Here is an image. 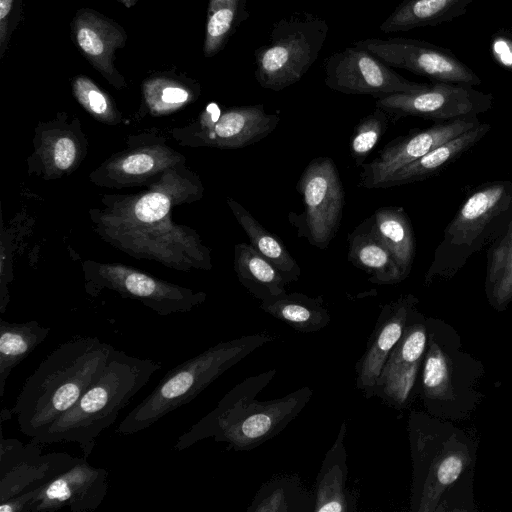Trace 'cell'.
<instances>
[{"mask_svg":"<svg viewBox=\"0 0 512 512\" xmlns=\"http://www.w3.org/2000/svg\"><path fill=\"white\" fill-rule=\"evenodd\" d=\"M154 166V159L144 153L131 155L125 158L121 163L123 172L132 175L144 174L152 170Z\"/></svg>","mask_w":512,"mask_h":512,"instance_id":"cell-38","label":"cell"},{"mask_svg":"<svg viewBox=\"0 0 512 512\" xmlns=\"http://www.w3.org/2000/svg\"><path fill=\"white\" fill-rule=\"evenodd\" d=\"M259 307L265 313L302 333L320 331L331 320L322 296L310 297L300 292H285L260 301Z\"/></svg>","mask_w":512,"mask_h":512,"instance_id":"cell-25","label":"cell"},{"mask_svg":"<svg viewBox=\"0 0 512 512\" xmlns=\"http://www.w3.org/2000/svg\"><path fill=\"white\" fill-rule=\"evenodd\" d=\"M511 216L512 180H494L476 187L446 226L424 284L454 278L473 255L502 233Z\"/></svg>","mask_w":512,"mask_h":512,"instance_id":"cell-7","label":"cell"},{"mask_svg":"<svg viewBox=\"0 0 512 512\" xmlns=\"http://www.w3.org/2000/svg\"><path fill=\"white\" fill-rule=\"evenodd\" d=\"M314 501L297 475H278L259 488L247 511L313 512Z\"/></svg>","mask_w":512,"mask_h":512,"instance_id":"cell-30","label":"cell"},{"mask_svg":"<svg viewBox=\"0 0 512 512\" xmlns=\"http://www.w3.org/2000/svg\"><path fill=\"white\" fill-rule=\"evenodd\" d=\"M328 32L316 16H291L280 20L270 42L256 52L255 77L259 85L281 91L299 81L318 58Z\"/></svg>","mask_w":512,"mask_h":512,"instance_id":"cell-8","label":"cell"},{"mask_svg":"<svg viewBox=\"0 0 512 512\" xmlns=\"http://www.w3.org/2000/svg\"><path fill=\"white\" fill-rule=\"evenodd\" d=\"M280 117L267 114L262 104L233 107L221 112L211 103L203 116L204 144L238 149L261 141L278 126Z\"/></svg>","mask_w":512,"mask_h":512,"instance_id":"cell-19","label":"cell"},{"mask_svg":"<svg viewBox=\"0 0 512 512\" xmlns=\"http://www.w3.org/2000/svg\"><path fill=\"white\" fill-rule=\"evenodd\" d=\"M75 143L67 137L60 138L54 147L53 160L55 166L60 170H67L72 166L76 158Z\"/></svg>","mask_w":512,"mask_h":512,"instance_id":"cell-36","label":"cell"},{"mask_svg":"<svg viewBox=\"0 0 512 512\" xmlns=\"http://www.w3.org/2000/svg\"><path fill=\"white\" fill-rule=\"evenodd\" d=\"M13 0H0V25H1V42L4 40L5 20L10 13Z\"/></svg>","mask_w":512,"mask_h":512,"instance_id":"cell-40","label":"cell"},{"mask_svg":"<svg viewBox=\"0 0 512 512\" xmlns=\"http://www.w3.org/2000/svg\"><path fill=\"white\" fill-rule=\"evenodd\" d=\"M275 336L263 331L219 342L168 371L153 391L120 422L117 432L138 433L194 400L224 372Z\"/></svg>","mask_w":512,"mask_h":512,"instance_id":"cell-6","label":"cell"},{"mask_svg":"<svg viewBox=\"0 0 512 512\" xmlns=\"http://www.w3.org/2000/svg\"><path fill=\"white\" fill-rule=\"evenodd\" d=\"M188 97V92L178 86H167L162 90L161 93V101L168 105L184 103Z\"/></svg>","mask_w":512,"mask_h":512,"instance_id":"cell-39","label":"cell"},{"mask_svg":"<svg viewBox=\"0 0 512 512\" xmlns=\"http://www.w3.org/2000/svg\"><path fill=\"white\" fill-rule=\"evenodd\" d=\"M80 48L90 56H100L104 52V44L99 34L89 27H81L77 32Z\"/></svg>","mask_w":512,"mask_h":512,"instance_id":"cell-37","label":"cell"},{"mask_svg":"<svg viewBox=\"0 0 512 512\" xmlns=\"http://www.w3.org/2000/svg\"><path fill=\"white\" fill-rule=\"evenodd\" d=\"M275 374L276 369H271L237 384L211 412L179 436L174 449L182 451L213 438L235 451H249L278 435L303 410L313 391L304 386L281 398L256 400Z\"/></svg>","mask_w":512,"mask_h":512,"instance_id":"cell-3","label":"cell"},{"mask_svg":"<svg viewBox=\"0 0 512 512\" xmlns=\"http://www.w3.org/2000/svg\"><path fill=\"white\" fill-rule=\"evenodd\" d=\"M39 443L0 436V503L39 489L75 464L65 452L42 453Z\"/></svg>","mask_w":512,"mask_h":512,"instance_id":"cell-14","label":"cell"},{"mask_svg":"<svg viewBox=\"0 0 512 512\" xmlns=\"http://www.w3.org/2000/svg\"><path fill=\"white\" fill-rule=\"evenodd\" d=\"M161 369V363L114 349L101 376L84 392L77 403L48 431L31 440L41 445L72 442L88 458L99 435L110 427L132 398Z\"/></svg>","mask_w":512,"mask_h":512,"instance_id":"cell-4","label":"cell"},{"mask_svg":"<svg viewBox=\"0 0 512 512\" xmlns=\"http://www.w3.org/2000/svg\"><path fill=\"white\" fill-rule=\"evenodd\" d=\"M115 348L77 335L52 350L26 379L11 409L30 440L43 436L101 376Z\"/></svg>","mask_w":512,"mask_h":512,"instance_id":"cell-2","label":"cell"},{"mask_svg":"<svg viewBox=\"0 0 512 512\" xmlns=\"http://www.w3.org/2000/svg\"><path fill=\"white\" fill-rule=\"evenodd\" d=\"M418 303L419 299L408 293L381 307L366 349L355 365L356 387L366 398L374 396L384 364L404 332L410 311Z\"/></svg>","mask_w":512,"mask_h":512,"instance_id":"cell-18","label":"cell"},{"mask_svg":"<svg viewBox=\"0 0 512 512\" xmlns=\"http://www.w3.org/2000/svg\"><path fill=\"white\" fill-rule=\"evenodd\" d=\"M490 52L499 66L512 71V30H497L490 39Z\"/></svg>","mask_w":512,"mask_h":512,"instance_id":"cell-35","label":"cell"},{"mask_svg":"<svg viewBox=\"0 0 512 512\" xmlns=\"http://www.w3.org/2000/svg\"><path fill=\"white\" fill-rule=\"evenodd\" d=\"M475 0H403L380 25L388 32L436 26L463 16Z\"/></svg>","mask_w":512,"mask_h":512,"instance_id":"cell-24","label":"cell"},{"mask_svg":"<svg viewBox=\"0 0 512 512\" xmlns=\"http://www.w3.org/2000/svg\"><path fill=\"white\" fill-rule=\"evenodd\" d=\"M236 10L224 7L213 10L207 23L206 51L212 52L228 34L236 18Z\"/></svg>","mask_w":512,"mask_h":512,"instance_id":"cell-32","label":"cell"},{"mask_svg":"<svg viewBox=\"0 0 512 512\" xmlns=\"http://www.w3.org/2000/svg\"><path fill=\"white\" fill-rule=\"evenodd\" d=\"M367 220L371 230L390 251L406 279L415 257V237L406 211L396 206L381 207Z\"/></svg>","mask_w":512,"mask_h":512,"instance_id":"cell-23","label":"cell"},{"mask_svg":"<svg viewBox=\"0 0 512 512\" xmlns=\"http://www.w3.org/2000/svg\"><path fill=\"white\" fill-rule=\"evenodd\" d=\"M346 422L325 455L316 478L313 512H351L355 499L346 488L348 479L347 453L344 446Z\"/></svg>","mask_w":512,"mask_h":512,"instance_id":"cell-21","label":"cell"},{"mask_svg":"<svg viewBox=\"0 0 512 512\" xmlns=\"http://www.w3.org/2000/svg\"><path fill=\"white\" fill-rule=\"evenodd\" d=\"M390 67L402 68L432 81L478 86V75L451 50L411 38L365 39L354 43Z\"/></svg>","mask_w":512,"mask_h":512,"instance_id":"cell-11","label":"cell"},{"mask_svg":"<svg viewBox=\"0 0 512 512\" xmlns=\"http://www.w3.org/2000/svg\"><path fill=\"white\" fill-rule=\"evenodd\" d=\"M234 269L240 283L260 301L286 292L287 283L280 271L251 244L235 246Z\"/></svg>","mask_w":512,"mask_h":512,"instance_id":"cell-26","label":"cell"},{"mask_svg":"<svg viewBox=\"0 0 512 512\" xmlns=\"http://www.w3.org/2000/svg\"><path fill=\"white\" fill-rule=\"evenodd\" d=\"M479 122L477 116L460 117L437 122L425 129H412L406 135L393 139L383 147L376 158L362 165L360 186L379 189L394 172Z\"/></svg>","mask_w":512,"mask_h":512,"instance_id":"cell-15","label":"cell"},{"mask_svg":"<svg viewBox=\"0 0 512 512\" xmlns=\"http://www.w3.org/2000/svg\"><path fill=\"white\" fill-rule=\"evenodd\" d=\"M491 130L489 123L479 122L462 134L444 142L421 158L400 168L388 177L380 188H391L423 181L439 174L449 164L480 142Z\"/></svg>","mask_w":512,"mask_h":512,"instance_id":"cell-20","label":"cell"},{"mask_svg":"<svg viewBox=\"0 0 512 512\" xmlns=\"http://www.w3.org/2000/svg\"><path fill=\"white\" fill-rule=\"evenodd\" d=\"M50 328L31 320L11 323L0 319V398L11 371L48 337Z\"/></svg>","mask_w":512,"mask_h":512,"instance_id":"cell-28","label":"cell"},{"mask_svg":"<svg viewBox=\"0 0 512 512\" xmlns=\"http://www.w3.org/2000/svg\"><path fill=\"white\" fill-rule=\"evenodd\" d=\"M375 104L388 114L391 123L408 116L447 121L487 112L493 95L469 85L432 81L420 91L395 93L376 99Z\"/></svg>","mask_w":512,"mask_h":512,"instance_id":"cell-10","label":"cell"},{"mask_svg":"<svg viewBox=\"0 0 512 512\" xmlns=\"http://www.w3.org/2000/svg\"><path fill=\"white\" fill-rule=\"evenodd\" d=\"M96 295L100 289L109 288L125 297L141 301L161 316L190 312L206 299L203 292H193L146 274L119 266H105L90 278Z\"/></svg>","mask_w":512,"mask_h":512,"instance_id":"cell-16","label":"cell"},{"mask_svg":"<svg viewBox=\"0 0 512 512\" xmlns=\"http://www.w3.org/2000/svg\"><path fill=\"white\" fill-rule=\"evenodd\" d=\"M484 289L496 311L502 312L512 303V216L487 250Z\"/></svg>","mask_w":512,"mask_h":512,"instance_id":"cell-27","label":"cell"},{"mask_svg":"<svg viewBox=\"0 0 512 512\" xmlns=\"http://www.w3.org/2000/svg\"><path fill=\"white\" fill-rule=\"evenodd\" d=\"M170 201L162 193H149L141 197L134 208L135 217L144 223L161 220L169 211Z\"/></svg>","mask_w":512,"mask_h":512,"instance_id":"cell-34","label":"cell"},{"mask_svg":"<svg viewBox=\"0 0 512 512\" xmlns=\"http://www.w3.org/2000/svg\"><path fill=\"white\" fill-rule=\"evenodd\" d=\"M484 375L481 360L464 349L457 330L442 319L427 317V347L418 383L425 411L454 422L469 419L483 400Z\"/></svg>","mask_w":512,"mask_h":512,"instance_id":"cell-5","label":"cell"},{"mask_svg":"<svg viewBox=\"0 0 512 512\" xmlns=\"http://www.w3.org/2000/svg\"><path fill=\"white\" fill-rule=\"evenodd\" d=\"M325 84L332 90L375 99L395 93H414L428 83L410 81L394 72L369 51L353 47L332 54L324 65Z\"/></svg>","mask_w":512,"mask_h":512,"instance_id":"cell-12","label":"cell"},{"mask_svg":"<svg viewBox=\"0 0 512 512\" xmlns=\"http://www.w3.org/2000/svg\"><path fill=\"white\" fill-rule=\"evenodd\" d=\"M227 203L247 234L250 244L280 271L287 285L297 281L301 268L284 243L264 228L241 204L231 198L227 199Z\"/></svg>","mask_w":512,"mask_h":512,"instance_id":"cell-29","label":"cell"},{"mask_svg":"<svg viewBox=\"0 0 512 512\" xmlns=\"http://www.w3.org/2000/svg\"><path fill=\"white\" fill-rule=\"evenodd\" d=\"M296 188L303 198L304 213L298 217L290 213V222L299 237L326 249L339 228L344 206V189L334 161L326 156L314 158Z\"/></svg>","mask_w":512,"mask_h":512,"instance_id":"cell-9","label":"cell"},{"mask_svg":"<svg viewBox=\"0 0 512 512\" xmlns=\"http://www.w3.org/2000/svg\"><path fill=\"white\" fill-rule=\"evenodd\" d=\"M74 88L79 101L91 113L98 116H106L109 113L107 97L89 79H77Z\"/></svg>","mask_w":512,"mask_h":512,"instance_id":"cell-33","label":"cell"},{"mask_svg":"<svg viewBox=\"0 0 512 512\" xmlns=\"http://www.w3.org/2000/svg\"><path fill=\"white\" fill-rule=\"evenodd\" d=\"M348 260L368 274L377 285H394L404 280L393 256L364 220L348 236Z\"/></svg>","mask_w":512,"mask_h":512,"instance_id":"cell-22","label":"cell"},{"mask_svg":"<svg viewBox=\"0 0 512 512\" xmlns=\"http://www.w3.org/2000/svg\"><path fill=\"white\" fill-rule=\"evenodd\" d=\"M407 429L412 460L410 510L478 511L474 497L476 433L418 410L409 414Z\"/></svg>","mask_w":512,"mask_h":512,"instance_id":"cell-1","label":"cell"},{"mask_svg":"<svg viewBox=\"0 0 512 512\" xmlns=\"http://www.w3.org/2000/svg\"><path fill=\"white\" fill-rule=\"evenodd\" d=\"M389 122L388 114L376 107L355 126L350 141V154L356 167H362L370 152L387 131Z\"/></svg>","mask_w":512,"mask_h":512,"instance_id":"cell-31","label":"cell"},{"mask_svg":"<svg viewBox=\"0 0 512 512\" xmlns=\"http://www.w3.org/2000/svg\"><path fill=\"white\" fill-rule=\"evenodd\" d=\"M427 347V317L417 306L377 379L374 396L391 407L407 409L418 397L420 371Z\"/></svg>","mask_w":512,"mask_h":512,"instance_id":"cell-13","label":"cell"},{"mask_svg":"<svg viewBox=\"0 0 512 512\" xmlns=\"http://www.w3.org/2000/svg\"><path fill=\"white\" fill-rule=\"evenodd\" d=\"M108 471L78 457L70 468L43 487L34 490L26 512H52L68 508L72 512H93L108 492Z\"/></svg>","mask_w":512,"mask_h":512,"instance_id":"cell-17","label":"cell"}]
</instances>
